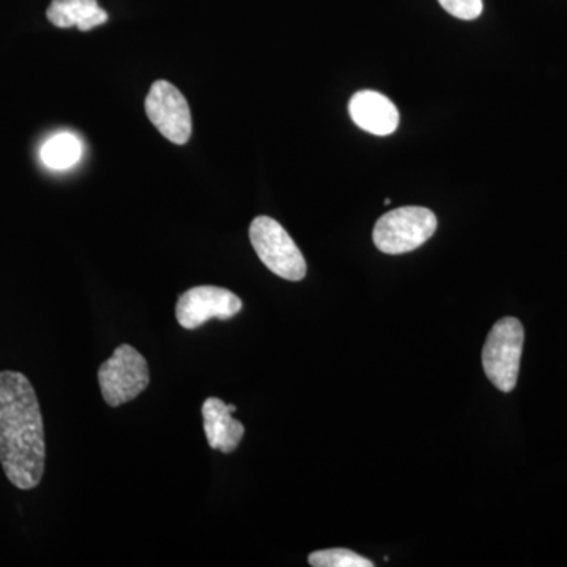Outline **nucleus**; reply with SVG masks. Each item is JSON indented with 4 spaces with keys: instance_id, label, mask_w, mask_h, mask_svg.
<instances>
[{
    "instance_id": "12",
    "label": "nucleus",
    "mask_w": 567,
    "mask_h": 567,
    "mask_svg": "<svg viewBox=\"0 0 567 567\" xmlns=\"http://www.w3.org/2000/svg\"><path fill=\"white\" fill-rule=\"evenodd\" d=\"M309 565L315 567H372L371 559L361 557L347 548H328L309 555Z\"/></svg>"
},
{
    "instance_id": "5",
    "label": "nucleus",
    "mask_w": 567,
    "mask_h": 567,
    "mask_svg": "<svg viewBox=\"0 0 567 567\" xmlns=\"http://www.w3.org/2000/svg\"><path fill=\"white\" fill-rule=\"evenodd\" d=\"M99 382L106 404L121 406L147 390L151 371L145 358L134 347L122 344L100 365Z\"/></svg>"
},
{
    "instance_id": "3",
    "label": "nucleus",
    "mask_w": 567,
    "mask_h": 567,
    "mask_svg": "<svg viewBox=\"0 0 567 567\" xmlns=\"http://www.w3.org/2000/svg\"><path fill=\"white\" fill-rule=\"evenodd\" d=\"M524 339V324L514 317L498 320L487 336L483 349L484 372L503 393H511L517 385Z\"/></svg>"
},
{
    "instance_id": "14",
    "label": "nucleus",
    "mask_w": 567,
    "mask_h": 567,
    "mask_svg": "<svg viewBox=\"0 0 567 567\" xmlns=\"http://www.w3.org/2000/svg\"><path fill=\"white\" fill-rule=\"evenodd\" d=\"M391 204V199H385V205H390Z\"/></svg>"
},
{
    "instance_id": "13",
    "label": "nucleus",
    "mask_w": 567,
    "mask_h": 567,
    "mask_svg": "<svg viewBox=\"0 0 567 567\" xmlns=\"http://www.w3.org/2000/svg\"><path fill=\"white\" fill-rule=\"evenodd\" d=\"M439 2L451 17L458 20L473 21L483 13V0H439Z\"/></svg>"
},
{
    "instance_id": "2",
    "label": "nucleus",
    "mask_w": 567,
    "mask_h": 567,
    "mask_svg": "<svg viewBox=\"0 0 567 567\" xmlns=\"http://www.w3.org/2000/svg\"><path fill=\"white\" fill-rule=\"evenodd\" d=\"M249 240L254 251L268 270L287 281L305 279L308 265L281 224L270 216H257L249 226Z\"/></svg>"
},
{
    "instance_id": "11",
    "label": "nucleus",
    "mask_w": 567,
    "mask_h": 567,
    "mask_svg": "<svg viewBox=\"0 0 567 567\" xmlns=\"http://www.w3.org/2000/svg\"><path fill=\"white\" fill-rule=\"evenodd\" d=\"M81 142L74 134L61 133L41 148V159L51 169H69L81 158Z\"/></svg>"
},
{
    "instance_id": "9",
    "label": "nucleus",
    "mask_w": 567,
    "mask_h": 567,
    "mask_svg": "<svg viewBox=\"0 0 567 567\" xmlns=\"http://www.w3.org/2000/svg\"><path fill=\"white\" fill-rule=\"evenodd\" d=\"M234 404L227 405L218 398H208L203 405L204 431L212 450L234 453L245 435V425L234 420Z\"/></svg>"
},
{
    "instance_id": "1",
    "label": "nucleus",
    "mask_w": 567,
    "mask_h": 567,
    "mask_svg": "<svg viewBox=\"0 0 567 567\" xmlns=\"http://www.w3.org/2000/svg\"><path fill=\"white\" fill-rule=\"evenodd\" d=\"M47 461L43 416L35 390L21 372H0V462L13 486H39Z\"/></svg>"
},
{
    "instance_id": "8",
    "label": "nucleus",
    "mask_w": 567,
    "mask_h": 567,
    "mask_svg": "<svg viewBox=\"0 0 567 567\" xmlns=\"http://www.w3.org/2000/svg\"><path fill=\"white\" fill-rule=\"evenodd\" d=\"M354 125L375 136H388L398 130L399 111L385 95L375 91L354 93L349 104Z\"/></svg>"
},
{
    "instance_id": "6",
    "label": "nucleus",
    "mask_w": 567,
    "mask_h": 567,
    "mask_svg": "<svg viewBox=\"0 0 567 567\" xmlns=\"http://www.w3.org/2000/svg\"><path fill=\"white\" fill-rule=\"evenodd\" d=\"M148 121L166 140L183 145L193 132L192 111L185 96L167 81H156L145 99Z\"/></svg>"
},
{
    "instance_id": "4",
    "label": "nucleus",
    "mask_w": 567,
    "mask_h": 567,
    "mask_svg": "<svg viewBox=\"0 0 567 567\" xmlns=\"http://www.w3.org/2000/svg\"><path fill=\"white\" fill-rule=\"evenodd\" d=\"M435 230L436 216L429 208H395L377 221L374 244L380 251L398 256L415 251L435 234Z\"/></svg>"
},
{
    "instance_id": "10",
    "label": "nucleus",
    "mask_w": 567,
    "mask_h": 567,
    "mask_svg": "<svg viewBox=\"0 0 567 567\" xmlns=\"http://www.w3.org/2000/svg\"><path fill=\"white\" fill-rule=\"evenodd\" d=\"M47 17L58 28L76 25L81 32L92 31L110 18L96 0H52Z\"/></svg>"
},
{
    "instance_id": "7",
    "label": "nucleus",
    "mask_w": 567,
    "mask_h": 567,
    "mask_svg": "<svg viewBox=\"0 0 567 567\" xmlns=\"http://www.w3.org/2000/svg\"><path fill=\"white\" fill-rule=\"evenodd\" d=\"M244 303L230 290L216 286L193 287L178 298L177 322L185 330H196L213 319L230 320L240 315Z\"/></svg>"
}]
</instances>
